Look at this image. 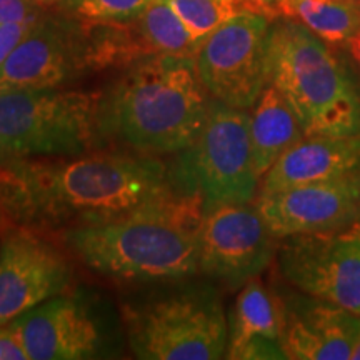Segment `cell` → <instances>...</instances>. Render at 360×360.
<instances>
[{
    "instance_id": "obj_1",
    "label": "cell",
    "mask_w": 360,
    "mask_h": 360,
    "mask_svg": "<svg viewBox=\"0 0 360 360\" xmlns=\"http://www.w3.org/2000/svg\"><path fill=\"white\" fill-rule=\"evenodd\" d=\"M174 187L164 164L152 157L8 160L0 164V217L24 229L107 224L137 212Z\"/></svg>"
},
{
    "instance_id": "obj_11",
    "label": "cell",
    "mask_w": 360,
    "mask_h": 360,
    "mask_svg": "<svg viewBox=\"0 0 360 360\" xmlns=\"http://www.w3.org/2000/svg\"><path fill=\"white\" fill-rule=\"evenodd\" d=\"M89 67L85 25L40 17L0 67V92L57 89Z\"/></svg>"
},
{
    "instance_id": "obj_28",
    "label": "cell",
    "mask_w": 360,
    "mask_h": 360,
    "mask_svg": "<svg viewBox=\"0 0 360 360\" xmlns=\"http://www.w3.org/2000/svg\"><path fill=\"white\" fill-rule=\"evenodd\" d=\"M0 360H6V359H4V349H2V344H0Z\"/></svg>"
},
{
    "instance_id": "obj_6",
    "label": "cell",
    "mask_w": 360,
    "mask_h": 360,
    "mask_svg": "<svg viewBox=\"0 0 360 360\" xmlns=\"http://www.w3.org/2000/svg\"><path fill=\"white\" fill-rule=\"evenodd\" d=\"M170 180L180 192L204 200L205 210L225 204H250L259 191L250 141V115L212 101L209 117L192 146L180 152Z\"/></svg>"
},
{
    "instance_id": "obj_3",
    "label": "cell",
    "mask_w": 360,
    "mask_h": 360,
    "mask_svg": "<svg viewBox=\"0 0 360 360\" xmlns=\"http://www.w3.org/2000/svg\"><path fill=\"white\" fill-rule=\"evenodd\" d=\"M207 94L192 57L146 58L101 102V125L139 152H182L207 122Z\"/></svg>"
},
{
    "instance_id": "obj_26",
    "label": "cell",
    "mask_w": 360,
    "mask_h": 360,
    "mask_svg": "<svg viewBox=\"0 0 360 360\" xmlns=\"http://www.w3.org/2000/svg\"><path fill=\"white\" fill-rule=\"evenodd\" d=\"M350 359H352V360H360V339L357 340V344H355L352 357H350Z\"/></svg>"
},
{
    "instance_id": "obj_4",
    "label": "cell",
    "mask_w": 360,
    "mask_h": 360,
    "mask_svg": "<svg viewBox=\"0 0 360 360\" xmlns=\"http://www.w3.org/2000/svg\"><path fill=\"white\" fill-rule=\"evenodd\" d=\"M267 85L276 87L305 135H360V80L344 57L300 22L270 25Z\"/></svg>"
},
{
    "instance_id": "obj_8",
    "label": "cell",
    "mask_w": 360,
    "mask_h": 360,
    "mask_svg": "<svg viewBox=\"0 0 360 360\" xmlns=\"http://www.w3.org/2000/svg\"><path fill=\"white\" fill-rule=\"evenodd\" d=\"M274 20L238 12L200 44L195 70L215 101L252 109L267 87V42Z\"/></svg>"
},
{
    "instance_id": "obj_20",
    "label": "cell",
    "mask_w": 360,
    "mask_h": 360,
    "mask_svg": "<svg viewBox=\"0 0 360 360\" xmlns=\"http://www.w3.org/2000/svg\"><path fill=\"white\" fill-rule=\"evenodd\" d=\"M191 34L200 42L220 25L237 15L240 7L236 0H165Z\"/></svg>"
},
{
    "instance_id": "obj_2",
    "label": "cell",
    "mask_w": 360,
    "mask_h": 360,
    "mask_svg": "<svg viewBox=\"0 0 360 360\" xmlns=\"http://www.w3.org/2000/svg\"><path fill=\"white\" fill-rule=\"evenodd\" d=\"M200 197L177 187L150 204L107 224L67 232V242L98 274L122 281H174L199 267Z\"/></svg>"
},
{
    "instance_id": "obj_13",
    "label": "cell",
    "mask_w": 360,
    "mask_h": 360,
    "mask_svg": "<svg viewBox=\"0 0 360 360\" xmlns=\"http://www.w3.org/2000/svg\"><path fill=\"white\" fill-rule=\"evenodd\" d=\"M70 267L56 247L19 227L0 244V326L65 289Z\"/></svg>"
},
{
    "instance_id": "obj_17",
    "label": "cell",
    "mask_w": 360,
    "mask_h": 360,
    "mask_svg": "<svg viewBox=\"0 0 360 360\" xmlns=\"http://www.w3.org/2000/svg\"><path fill=\"white\" fill-rule=\"evenodd\" d=\"M283 300L260 282L244 283L237 295L231 321L225 359L274 360L287 359L282 349Z\"/></svg>"
},
{
    "instance_id": "obj_5",
    "label": "cell",
    "mask_w": 360,
    "mask_h": 360,
    "mask_svg": "<svg viewBox=\"0 0 360 360\" xmlns=\"http://www.w3.org/2000/svg\"><path fill=\"white\" fill-rule=\"evenodd\" d=\"M101 102L77 90L0 92V164L90 150L102 130Z\"/></svg>"
},
{
    "instance_id": "obj_15",
    "label": "cell",
    "mask_w": 360,
    "mask_h": 360,
    "mask_svg": "<svg viewBox=\"0 0 360 360\" xmlns=\"http://www.w3.org/2000/svg\"><path fill=\"white\" fill-rule=\"evenodd\" d=\"M8 323L29 360H80L101 349L97 323L82 305L65 297H52Z\"/></svg>"
},
{
    "instance_id": "obj_19",
    "label": "cell",
    "mask_w": 360,
    "mask_h": 360,
    "mask_svg": "<svg viewBox=\"0 0 360 360\" xmlns=\"http://www.w3.org/2000/svg\"><path fill=\"white\" fill-rule=\"evenodd\" d=\"M281 13L335 47L360 34V0H283Z\"/></svg>"
},
{
    "instance_id": "obj_12",
    "label": "cell",
    "mask_w": 360,
    "mask_h": 360,
    "mask_svg": "<svg viewBox=\"0 0 360 360\" xmlns=\"http://www.w3.org/2000/svg\"><path fill=\"white\" fill-rule=\"evenodd\" d=\"M255 207L278 240L360 222V174L259 193Z\"/></svg>"
},
{
    "instance_id": "obj_14",
    "label": "cell",
    "mask_w": 360,
    "mask_h": 360,
    "mask_svg": "<svg viewBox=\"0 0 360 360\" xmlns=\"http://www.w3.org/2000/svg\"><path fill=\"white\" fill-rule=\"evenodd\" d=\"M360 339V315L300 294L283 300L282 349L294 360H349Z\"/></svg>"
},
{
    "instance_id": "obj_25",
    "label": "cell",
    "mask_w": 360,
    "mask_h": 360,
    "mask_svg": "<svg viewBox=\"0 0 360 360\" xmlns=\"http://www.w3.org/2000/svg\"><path fill=\"white\" fill-rule=\"evenodd\" d=\"M339 49H342V52H344L345 56L344 58L347 60V64L352 67L355 75H357L360 80V34L347 40L345 44H342Z\"/></svg>"
},
{
    "instance_id": "obj_7",
    "label": "cell",
    "mask_w": 360,
    "mask_h": 360,
    "mask_svg": "<svg viewBox=\"0 0 360 360\" xmlns=\"http://www.w3.org/2000/svg\"><path fill=\"white\" fill-rule=\"evenodd\" d=\"M129 344L143 360H215L227 354L229 321L212 292H188L130 309Z\"/></svg>"
},
{
    "instance_id": "obj_22",
    "label": "cell",
    "mask_w": 360,
    "mask_h": 360,
    "mask_svg": "<svg viewBox=\"0 0 360 360\" xmlns=\"http://www.w3.org/2000/svg\"><path fill=\"white\" fill-rule=\"evenodd\" d=\"M35 20L24 22H8V24H0V67L7 60L8 56L15 51L17 45L27 37V34L32 30Z\"/></svg>"
},
{
    "instance_id": "obj_23",
    "label": "cell",
    "mask_w": 360,
    "mask_h": 360,
    "mask_svg": "<svg viewBox=\"0 0 360 360\" xmlns=\"http://www.w3.org/2000/svg\"><path fill=\"white\" fill-rule=\"evenodd\" d=\"M35 19H40V8L34 0H0V24Z\"/></svg>"
},
{
    "instance_id": "obj_24",
    "label": "cell",
    "mask_w": 360,
    "mask_h": 360,
    "mask_svg": "<svg viewBox=\"0 0 360 360\" xmlns=\"http://www.w3.org/2000/svg\"><path fill=\"white\" fill-rule=\"evenodd\" d=\"M240 11H249L255 13H262L270 20L281 19V7L283 0H236Z\"/></svg>"
},
{
    "instance_id": "obj_27",
    "label": "cell",
    "mask_w": 360,
    "mask_h": 360,
    "mask_svg": "<svg viewBox=\"0 0 360 360\" xmlns=\"http://www.w3.org/2000/svg\"><path fill=\"white\" fill-rule=\"evenodd\" d=\"M34 2H37L39 6L40 4H49V2H56V0H34Z\"/></svg>"
},
{
    "instance_id": "obj_16",
    "label": "cell",
    "mask_w": 360,
    "mask_h": 360,
    "mask_svg": "<svg viewBox=\"0 0 360 360\" xmlns=\"http://www.w3.org/2000/svg\"><path fill=\"white\" fill-rule=\"evenodd\" d=\"M360 174V135H305L264 175L260 193Z\"/></svg>"
},
{
    "instance_id": "obj_9",
    "label": "cell",
    "mask_w": 360,
    "mask_h": 360,
    "mask_svg": "<svg viewBox=\"0 0 360 360\" xmlns=\"http://www.w3.org/2000/svg\"><path fill=\"white\" fill-rule=\"evenodd\" d=\"M281 240L278 267L297 290L360 315V222Z\"/></svg>"
},
{
    "instance_id": "obj_18",
    "label": "cell",
    "mask_w": 360,
    "mask_h": 360,
    "mask_svg": "<svg viewBox=\"0 0 360 360\" xmlns=\"http://www.w3.org/2000/svg\"><path fill=\"white\" fill-rule=\"evenodd\" d=\"M252 109V150L255 170L262 179L292 146L302 141L305 132L292 107L272 85L264 89Z\"/></svg>"
},
{
    "instance_id": "obj_10",
    "label": "cell",
    "mask_w": 360,
    "mask_h": 360,
    "mask_svg": "<svg viewBox=\"0 0 360 360\" xmlns=\"http://www.w3.org/2000/svg\"><path fill=\"white\" fill-rule=\"evenodd\" d=\"M277 240L255 204L210 207L199 232V267L227 285H244L269 267Z\"/></svg>"
},
{
    "instance_id": "obj_21",
    "label": "cell",
    "mask_w": 360,
    "mask_h": 360,
    "mask_svg": "<svg viewBox=\"0 0 360 360\" xmlns=\"http://www.w3.org/2000/svg\"><path fill=\"white\" fill-rule=\"evenodd\" d=\"M152 0H67L65 7L84 25L134 19Z\"/></svg>"
}]
</instances>
